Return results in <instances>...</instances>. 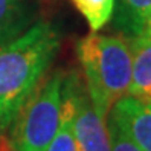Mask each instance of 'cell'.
I'll use <instances>...</instances> for the list:
<instances>
[{"label":"cell","instance_id":"obj_1","mask_svg":"<svg viewBox=\"0 0 151 151\" xmlns=\"http://www.w3.org/2000/svg\"><path fill=\"white\" fill-rule=\"evenodd\" d=\"M61 38L49 22H38L0 47V130L12 125L24 102L44 79Z\"/></svg>","mask_w":151,"mask_h":151},{"label":"cell","instance_id":"obj_2","mask_svg":"<svg viewBox=\"0 0 151 151\" xmlns=\"http://www.w3.org/2000/svg\"><path fill=\"white\" fill-rule=\"evenodd\" d=\"M86 88L96 113L107 121L113 105L128 95L131 83L130 43L121 37L88 34L76 43Z\"/></svg>","mask_w":151,"mask_h":151},{"label":"cell","instance_id":"obj_3","mask_svg":"<svg viewBox=\"0 0 151 151\" xmlns=\"http://www.w3.org/2000/svg\"><path fill=\"white\" fill-rule=\"evenodd\" d=\"M66 73L44 78L12 122V151H47L63 118Z\"/></svg>","mask_w":151,"mask_h":151},{"label":"cell","instance_id":"obj_4","mask_svg":"<svg viewBox=\"0 0 151 151\" xmlns=\"http://www.w3.org/2000/svg\"><path fill=\"white\" fill-rule=\"evenodd\" d=\"M66 90L72 99V121L78 151H111L107 121L96 113L86 84L76 72L66 75Z\"/></svg>","mask_w":151,"mask_h":151},{"label":"cell","instance_id":"obj_5","mask_svg":"<svg viewBox=\"0 0 151 151\" xmlns=\"http://www.w3.org/2000/svg\"><path fill=\"white\" fill-rule=\"evenodd\" d=\"M109 116L142 151H151V101L125 95L113 105Z\"/></svg>","mask_w":151,"mask_h":151},{"label":"cell","instance_id":"obj_6","mask_svg":"<svg viewBox=\"0 0 151 151\" xmlns=\"http://www.w3.org/2000/svg\"><path fill=\"white\" fill-rule=\"evenodd\" d=\"M131 83L128 95L151 101V38L145 35L130 40Z\"/></svg>","mask_w":151,"mask_h":151},{"label":"cell","instance_id":"obj_7","mask_svg":"<svg viewBox=\"0 0 151 151\" xmlns=\"http://www.w3.org/2000/svg\"><path fill=\"white\" fill-rule=\"evenodd\" d=\"M35 20L31 0H0V47L22 35Z\"/></svg>","mask_w":151,"mask_h":151},{"label":"cell","instance_id":"obj_8","mask_svg":"<svg viewBox=\"0 0 151 151\" xmlns=\"http://www.w3.org/2000/svg\"><path fill=\"white\" fill-rule=\"evenodd\" d=\"M151 14V0H116L113 26L128 40L137 37Z\"/></svg>","mask_w":151,"mask_h":151},{"label":"cell","instance_id":"obj_9","mask_svg":"<svg viewBox=\"0 0 151 151\" xmlns=\"http://www.w3.org/2000/svg\"><path fill=\"white\" fill-rule=\"evenodd\" d=\"M72 3L86 19L92 32H96L111 20L116 0H72Z\"/></svg>","mask_w":151,"mask_h":151},{"label":"cell","instance_id":"obj_10","mask_svg":"<svg viewBox=\"0 0 151 151\" xmlns=\"http://www.w3.org/2000/svg\"><path fill=\"white\" fill-rule=\"evenodd\" d=\"M47 151H78L75 131H73V121H72V99H70L66 90V86H64V101H63V118H61L60 128L54 140L50 142Z\"/></svg>","mask_w":151,"mask_h":151},{"label":"cell","instance_id":"obj_11","mask_svg":"<svg viewBox=\"0 0 151 151\" xmlns=\"http://www.w3.org/2000/svg\"><path fill=\"white\" fill-rule=\"evenodd\" d=\"M107 130L110 136L111 151H142L111 116H107Z\"/></svg>","mask_w":151,"mask_h":151},{"label":"cell","instance_id":"obj_12","mask_svg":"<svg viewBox=\"0 0 151 151\" xmlns=\"http://www.w3.org/2000/svg\"><path fill=\"white\" fill-rule=\"evenodd\" d=\"M139 35H145V37H150L151 38V14H150L148 20H147V23L144 26V29H142V32Z\"/></svg>","mask_w":151,"mask_h":151},{"label":"cell","instance_id":"obj_13","mask_svg":"<svg viewBox=\"0 0 151 151\" xmlns=\"http://www.w3.org/2000/svg\"><path fill=\"white\" fill-rule=\"evenodd\" d=\"M0 134H2V130H0Z\"/></svg>","mask_w":151,"mask_h":151}]
</instances>
